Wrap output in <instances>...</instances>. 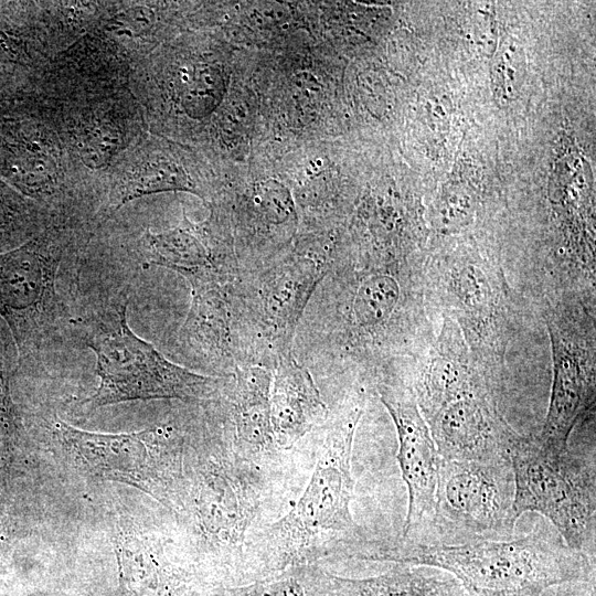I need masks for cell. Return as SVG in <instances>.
I'll use <instances>...</instances> for the list:
<instances>
[{"instance_id": "1", "label": "cell", "mask_w": 596, "mask_h": 596, "mask_svg": "<svg viewBox=\"0 0 596 596\" xmlns=\"http://www.w3.org/2000/svg\"><path fill=\"white\" fill-rule=\"evenodd\" d=\"M365 394L354 391L328 428L311 478L291 510L256 532L247 550L249 582L289 566L317 564L329 556L347 557L365 539L354 521L352 446Z\"/></svg>"}, {"instance_id": "2", "label": "cell", "mask_w": 596, "mask_h": 596, "mask_svg": "<svg viewBox=\"0 0 596 596\" xmlns=\"http://www.w3.org/2000/svg\"><path fill=\"white\" fill-rule=\"evenodd\" d=\"M354 558L441 570L467 596H539L553 586L595 579L594 560L544 531L457 544L365 539Z\"/></svg>"}, {"instance_id": "3", "label": "cell", "mask_w": 596, "mask_h": 596, "mask_svg": "<svg viewBox=\"0 0 596 596\" xmlns=\"http://www.w3.org/2000/svg\"><path fill=\"white\" fill-rule=\"evenodd\" d=\"M128 295L119 292L76 323L84 345L96 356L98 386L82 405L89 409L129 401L213 398L220 379L194 373L167 360L138 337L127 321Z\"/></svg>"}, {"instance_id": "4", "label": "cell", "mask_w": 596, "mask_h": 596, "mask_svg": "<svg viewBox=\"0 0 596 596\" xmlns=\"http://www.w3.org/2000/svg\"><path fill=\"white\" fill-rule=\"evenodd\" d=\"M513 512H538L564 543L595 561L596 473L594 456L546 447L538 436L520 435L510 451Z\"/></svg>"}, {"instance_id": "5", "label": "cell", "mask_w": 596, "mask_h": 596, "mask_svg": "<svg viewBox=\"0 0 596 596\" xmlns=\"http://www.w3.org/2000/svg\"><path fill=\"white\" fill-rule=\"evenodd\" d=\"M73 244L66 226L55 225L22 247L0 255V313L21 354L54 344L72 323L58 294V278Z\"/></svg>"}, {"instance_id": "6", "label": "cell", "mask_w": 596, "mask_h": 596, "mask_svg": "<svg viewBox=\"0 0 596 596\" xmlns=\"http://www.w3.org/2000/svg\"><path fill=\"white\" fill-rule=\"evenodd\" d=\"M428 298L453 319L494 386L511 330V301L502 269L477 258H454L426 268Z\"/></svg>"}, {"instance_id": "7", "label": "cell", "mask_w": 596, "mask_h": 596, "mask_svg": "<svg viewBox=\"0 0 596 596\" xmlns=\"http://www.w3.org/2000/svg\"><path fill=\"white\" fill-rule=\"evenodd\" d=\"M514 479L510 459L439 460L434 517L419 541L457 544L513 538Z\"/></svg>"}, {"instance_id": "8", "label": "cell", "mask_w": 596, "mask_h": 596, "mask_svg": "<svg viewBox=\"0 0 596 596\" xmlns=\"http://www.w3.org/2000/svg\"><path fill=\"white\" fill-rule=\"evenodd\" d=\"M53 433L91 476L134 486L166 507L178 505L183 478L180 441L164 428L92 433L55 417Z\"/></svg>"}, {"instance_id": "9", "label": "cell", "mask_w": 596, "mask_h": 596, "mask_svg": "<svg viewBox=\"0 0 596 596\" xmlns=\"http://www.w3.org/2000/svg\"><path fill=\"white\" fill-rule=\"evenodd\" d=\"M547 301L544 319L552 351L553 377L539 439L564 451L574 427L595 405V324L582 297Z\"/></svg>"}, {"instance_id": "10", "label": "cell", "mask_w": 596, "mask_h": 596, "mask_svg": "<svg viewBox=\"0 0 596 596\" xmlns=\"http://www.w3.org/2000/svg\"><path fill=\"white\" fill-rule=\"evenodd\" d=\"M376 389L396 429V458L408 493L401 539L419 541L432 525L440 457L411 386L386 379Z\"/></svg>"}, {"instance_id": "11", "label": "cell", "mask_w": 596, "mask_h": 596, "mask_svg": "<svg viewBox=\"0 0 596 596\" xmlns=\"http://www.w3.org/2000/svg\"><path fill=\"white\" fill-rule=\"evenodd\" d=\"M441 459L492 461L510 459L521 434L498 408L494 391L480 386L464 392L424 416Z\"/></svg>"}, {"instance_id": "12", "label": "cell", "mask_w": 596, "mask_h": 596, "mask_svg": "<svg viewBox=\"0 0 596 596\" xmlns=\"http://www.w3.org/2000/svg\"><path fill=\"white\" fill-rule=\"evenodd\" d=\"M270 424L278 448H291L316 425L328 408L309 372L286 353L280 355L269 394Z\"/></svg>"}, {"instance_id": "13", "label": "cell", "mask_w": 596, "mask_h": 596, "mask_svg": "<svg viewBox=\"0 0 596 596\" xmlns=\"http://www.w3.org/2000/svg\"><path fill=\"white\" fill-rule=\"evenodd\" d=\"M192 304L180 330L183 349L199 361H215L231 350L232 311L225 280L192 283Z\"/></svg>"}, {"instance_id": "14", "label": "cell", "mask_w": 596, "mask_h": 596, "mask_svg": "<svg viewBox=\"0 0 596 596\" xmlns=\"http://www.w3.org/2000/svg\"><path fill=\"white\" fill-rule=\"evenodd\" d=\"M140 255L145 266L169 268L189 283L226 279L230 274L205 237L189 225L160 233L147 231L140 241Z\"/></svg>"}, {"instance_id": "15", "label": "cell", "mask_w": 596, "mask_h": 596, "mask_svg": "<svg viewBox=\"0 0 596 596\" xmlns=\"http://www.w3.org/2000/svg\"><path fill=\"white\" fill-rule=\"evenodd\" d=\"M270 386L272 379L262 368L237 372L232 398L234 441L246 457L256 462L277 447L270 424Z\"/></svg>"}, {"instance_id": "16", "label": "cell", "mask_w": 596, "mask_h": 596, "mask_svg": "<svg viewBox=\"0 0 596 596\" xmlns=\"http://www.w3.org/2000/svg\"><path fill=\"white\" fill-rule=\"evenodd\" d=\"M318 269L305 266L274 269L257 292L263 330L280 350L287 345L305 304L316 286ZM283 351V350H281Z\"/></svg>"}, {"instance_id": "17", "label": "cell", "mask_w": 596, "mask_h": 596, "mask_svg": "<svg viewBox=\"0 0 596 596\" xmlns=\"http://www.w3.org/2000/svg\"><path fill=\"white\" fill-rule=\"evenodd\" d=\"M337 596H467L450 574L428 566L394 564L369 577L336 575Z\"/></svg>"}, {"instance_id": "18", "label": "cell", "mask_w": 596, "mask_h": 596, "mask_svg": "<svg viewBox=\"0 0 596 596\" xmlns=\"http://www.w3.org/2000/svg\"><path fill=\"white\" fill-rule=\"evenodd\" d=\"M213 596H337V583L320 565L299 564L248 583L219 586Z\"/></svg>"}, {"instance_id": "19", "label": "cell", "mask_w": 596, "mask_h": 596, "mask_svg": "<svg viewBox=\"0 0 596 596\" xmlns=\"http://www.w3.org/2000/svg\"><path fill=\"white\" fill-rule=\"evenodd\" d=\"M181 100L190 116L198 117L213 109L223 94V78L211 65H196L182 76Z\"/></svg>"}, {"instance_id": "20", "label": "cell", "mask_w": 596, "mask_h": 596, "mask_svg": "<svg viewBox=\"0 0 596 596\" xmlns=\"http://www.w3.org/2000/svg\"><path fill=\"white\" fill-rule=\"evenodd\" d=\"M539 596H595V579L553 586Z\"/></svg>"}, {"instance_id": "21", "label": "cell", "mask_w": 596, "mask_h": 596, "mask_svg": "<svg viewBox=\"0 0 596 596\" xmlns=\"http://www.w3.org/2000/svg\"><path fill=\"white\" fill-rule=\"evenodd\" d=\"M2 514H3V510L0 507V534H1L2 523H3Z\"/></svg>"}]
</instances>
